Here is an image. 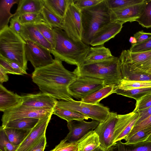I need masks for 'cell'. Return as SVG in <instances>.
I'll return each instance as SVG.
<instances>
[{
  "label": "cell",
  "instance_id": "cell-1",
  "mask_svg": "<svg viewBox=\"0 0 151 151\" xmlns=\"http://www.w3.org/2000/svg\"><path fill=\"white\" fill-rule=\"evenodd\" d=\"M77 77L73 71L64 67L61 61L55 58L51 64L35 69L32 78L42 93L56 99L69 101L73 99L68 87Z\"/></svg>",
  "mask_w": 151,
  "mask_h": 151
},
{
  "label": "cell",
  "instance_id": "cell-2",
  "mask_svg": "<svg viewBox=\"0 0 151 151\" xmlns=\"http://www.w3.org/2000/svg\"><path fill=\"white\" fill-rule=\"evenodd\" d=\"M55 46L51 53L55 58L79 66L84 63L90 46L82 40L76 41L59 28L53 29Z\"/></svg>",
  "mask_w": 151,
  "mask_h": 151
},
{
  "label": "cell",
  "instance_id": "cell-3",
  "mask_svg": "<svg viewBox=\"0 0 151 151\" xmlns=\"http://www.w3.org/2000/svg\"><path fill=\"white\" fill-rule=\"evenodd\" d=\"M73 72L77 76L103 80L106 85H117L122 79L119 58L113 56L99 62L83 64L77 67Z\"/></svg>",
  "mask_w": 151,
  "mask_h": 151
},
{
  "label": "cell",
  "instance_id": "cell-4",
  "mask_svg": "<svg viewBox=\"0 0 151 151\" xmlns=\"http://www.w3.org/2000/svg\"><path fill=\"white\" fill-rule=\"evenodd\" d=\"M83 33L82 41L89 45L95 33L111 22V10L106 0L81 10Z\"/></svg>",
  "mask_w": 151,
  "mask_h": 151
},
{
  "label": "cell",
  "instance_id": "cell-5",
  "mask_svg": "<svg viewBox=\"0 0 151 151\" xmlns=\"http://www.w3.org/2000/svg\"><path fill=\"white\" fill-rule=\"evenodd\" d=\"M26 43L8 26L0 30V55L17 63L26 71L28 68L25 55Z\"/></svg>",
  "mask_w": 151,
  "mask_h": 151
},
{
  "label": "cell",
  "instance_id": "cell-6",
  "mask_svg": "<svg viewBox=\"0 0 151 151\" xmlns=\"http://www.w3.org/2000/svg\"><path fill=\"white\" fill-rule=\"evenodd\" d=\"M56 107L78 112L99 123L105 121L111 113L109 108L101 104H91L73 99L58 101Z\"/></svg>",
  "mask_w": 151,
  "mask_h": 151
},
{
  "label": "cell",
  "instance_id": "cell-7",
  "mask_svg": "<svg viewBox=\"0 0 151 151\" xmlns=\"http://www.w3.org/2000/svg\"><path fill=\"white\" fill-rule=\"evenodd\" d=\"M106 85L104 81L88 76H77L68 87L70 95L82 99L102 88Z\"/></svg>",
  "mask_w": 151,
  "mask_h": 151
},
{
  "label": "cell",
  "instance_id": "cell-8",
  "mask_svg": "<svg viewBox=\"0 0 151 151\" xmlns=\"http://www.w3.org/2000/svg\"><path fill=\"white\" fill-rule=\"evenodd\" d=\"M63 30L73 40H82L83 29L81 11L73 0H70L63 19Z\"/></svg>",
  "mask_w": 151,
  "mask_h": 151
},
{
  "label": "cell",
  "instance_id": "cell-9",
  "mask_svg": "<svg viewBox=\"0 0 151 151\" xmlns=\"http://www.w3.org/2000/svg\"><path fill=\"white\" fill-rule=\"evenodd\" d=\"M54 109H38L21 105L4 112L1 118L2 126L4 127L9 122L23 118L41 119L52 114Z\"/></svg>",
  "mask_w": 151,
  "mask_h": 151
},
{
  "label": "cell",
  "instance_id": "cell-10",
  "mask_svg": "<svg viewBox=\"0 0 151 151\" xmlns=\"http://www.w3.org/2000/svg\"><path fill=\"white\" fill-rule=\"evenodd\" d=\"M25 55L35 69L42 68L54 61L50 50L43 47L29 40L25 41Z\"/></svg>",
  "mask_w": 151,
  "mask_h": 151
},
{
  "label": "cell",
  "instance_id": "cell-11",
  "mask_svg": "<svg viewBox=\"0 0 151 151\" xmlns=\"http://www.w3.org/2000/svg\"><path fill=\"white\" fill-rule=\"evenodd\" d=\"M117 115L116 112H111L108 119L99 123L94 130L99 136L100 146L106 150L114 145L115 128Z\"/></svg>",
  "mask_w": 151,
  "mask_h": 151
},
{
  "label": "cell",
  "instance_id": "cell-12",
  "mask_svg": "<svg viewBox=\"0 0 151 151\" xmlns=\"http://www.w3.org/2000/svg\"><path fill=\"white\" fill-rule=\"evenodd\" d=\"M99 124V122L94 120L90 122L84 120L67 122L69 132L64 139L70 142H76L89 131L95 129Z\"/></svg>",
  "mask_w": 151,
  "mask_h": 151
},
{
  "label": "cell",
  "instance_id": "cell-13",
  "mask_svg": "<svg viewBox=\"0 0 151 151\" xmlns=\"http://www.w3.org/2000/svg\"><path fill=\"white\" fill-rule=\"evenodd\" d=\"M52 115L39 119L16 151H28L42 137L45 136L47 128Z\"/></svg>",
  "mask_w": 151,
  "mask_h": 151
},
{
  "label": "cell",
  "instance_id": "cell-14",
  "mask_svg": "<svg viewBox=\"0 0 151 151\" xmlns=\"http://www.w3.org/2000/svg\"><path fill=\"white\" fill-rule=\"evenodd\" d=\"M146 0L140 4L121 9L111 10V22L119 21L124 23L132 22L139 18L142 13Z\"/></svg>",
  "mask_w": 151,
  "mask_h": 151
},
{
  "label": "cell",
  "instance_id": "cell-15",
  "mask_svg": "<svg viewBox=\"0 0 151 151\" xmlns=\"http://www.w3.org/2000/svg\"><path fill=\"white\" fill-rule=\"evenodd\" d=\"M123 23L119 21L110 22L99 29L93 37L90 45L92 46L104 45L114 38L121 31Z\"/></svg>",
  "mask_w": 151,
  "mask_h": 151
},
{
  "label": "cell",
  "instance_id": "cell-16",
  "mask_svg": "<svg viewBox=\"0 0 151 151\" xmlns=\"http://www.w3.org/2000/svg\"><path fill=\"white\" fill-rule=\"evenodd\" d=\"M22 96V105L38 109H54L58 101L50 95L43 93L28 94Z\"/></svg>",
  "mask_w": 151,
  "mask_h": 151
},
{
  "label": "cell",
  "instance_id": "cell-17",
  "mask_svg": "<svg viewBox=\"0 0 151 151\" xmlns=\"http://www.w3.org/2000/svg\"><path fill=\"white\" fill-rule=\"evenodd\" d=\"M24 40H29L46 48L51 52L52 50L50 44L44 38L34 24L23 25L20 35Z\"/></svg>",
  "mask_w": 151,
  "mask_h": 151
},
{
  "label": "cell",
  "instance_id": "cell-18",
  "mask_svg": "<svg viewBox=\"0 0 151 151\" xmlns=\"http://www.w3.org/2000/svg\"><path fill=\"white\" fill-rule=\"evenodd\" d=\"M23 102L22 96L8 90L0 84V111L4 112L20 106Z\"/></svg>",
  "mask_w": 151,
  "mask_h": 151
},
{
  "label": "cell",
  "instance_id": "cell-19",
  "mask_svg": "<svg viewBox=\"0 0 151 151\" xmlns=\"http://www.w3.org/2000/svg\"><path fill=\"white\" fill-rule=\"evenodd\" d=\"M120 64L122 80L131 81H151V74L134 66L120 62Z\"/></svg>",
  "mask_w": 151,
  "mask_h": 151
},
{
  "label": "cell",
  "instance_id": "cell-20",
  "mask_svg": "<svg viewBox=\"0 0 151 151\" xmlns=\"http://www.w3.org/2000/svg\"><path fill=\"white\" fill-rule=\"evenodd\" d=\"M150 58L151 50L132 52L128 50H122L119 58L121 63L134 66L147 60Z\"/></svg>",
  "mask_w": 151,
  "mask_h": 151
},
{
  "label": "cell",
  "instance_id": "cell-21",
  "mask_svg": "<svg viewBox=\"0 0 151 151\" xmlns=\"http://www.w3.org/2000/svg\"><path fill=\"white\" fill-rule=\"evenodd\" d=\"M113 56L110 50L104 45L90 47L83 64L99 62Z\"/></svg>",
  "mask_w": 151,
  "mask_h": 151
},
{
  "label": "cell",
  "instance_id": "cell-22",
  "mask_svg": "<svg viewBox=\"0 0 151 151\" xmlns=\"http://www.w3.org/2000/svg\"><path fill=\"white\" fill-rule=\"evenodd\" d=\"M18 4L14 14L19 17L25 14L41 13L44 6L43 0H19Z\"/></svg>",
  "mask_w": 151,
  "mask_h": 151
},
{
  "label": "cell",
  "instance_id": "cell-23",
  "mask_svg": "<svg viewBox=\"0 0 151 151\" xmlns=\"http://www.w3.org/2000/svg\"><path fill=\"white\" fill-rule=\"evenodd\" d=\"M78 151H93L100 145L98 135L92 130L77 142Z\"/></svg>",
  "mask_w": 151,
  "mask_h": 151
},
{
  "label": "cell",
  "instance_id": "cell-24",
  "mask_svg": "<svg viewBox=\"0 0 151 151\" xmlns=\"http://www.w3.org/2000/svg\"><path fill=\"white\" fill-rule=\"evenodd\" d=\"M107 151H151V140L129 144L119 141Z\"/></svg>",
  "mask_w": 151,
  "mask_h": 151
},
{
  "label": "cell",
  "instance_id": "cell-25",
  "mask_svg": "<svg viewBox=\"0 0 151 151\" xmlns=\"http://www.w3.org/2000/svg\"><path fill=\"white\" fill-rule=\"evenodd\" d=\"M70 0H43L44 6L63 20Z\"/></svg>",
  "mask_w": 151,
  "mask_h": 151
},
{
  "label": "cell",
  "instance_id": "cell-26",
  "mask_svg": "<svg viewBox=\"0 0 151 151\" xmlns=\"http://www.w3.org/2000/svg\"><path fill=\"white\" fill-rule=\"evenodd\" d=\"M115 85H106L102 88L81 99L80 101L90 104H97L103 99L113 93Z\"/></svg>",
  "mask_w": 151,
  "mask_h": 151
},
{
  "label": "cell",
  "instance_id": "cell-27",
  "mask_svg": "<svg viewBox=\"0 0 151 151\" xmlns=\"http://www.w3.org/2000/svg\"><path fill=\"white\" fill-rule=\"evenodd\" d=\"M19 0H1L0 1V30L8 26L9 20L14 16L10 12L14 4H18Z\"/></svg>",
  "mask_w": 151,
  "mask_h": 151
},
{
  "label": "cell",
  "instance_id": "cell-28",
  "mask_svg": "<svg viewBox=\"0 0 151 151\" xmlns=\"http://www.w3.org/2000/svg\"><path fill=\"white\" fill-rule=\"evenodd\" d=\"M1 126L10 142L16 145H19L32 130L19 129Z\"/></svg>",
  "mask_w": 151,
  "mask_h": 151
},
{
  "label": "cell",
  "instance_id": "cell-29",
  "mask_svg": "<svg viewBox=\"0 0 151 151\" xmlns=\"http://www.w3.org/2000/svg\"><path fill=\"white\" fill-rule=\"evenodd\" d=\"M39 120L38 119L29 118L19 119L8 122L5 126L3 127L31 130L36 125Z\"/></svg>",
  "mask_w": 151,
  "mask_h": 151
},
{
  "label": "cell",
  "instance_id": "cell-30",
  "mask_svg": "<svg viewBox=\"0 0 151 151\" xmlns=\"http://www.w3.org/2000/svg\"><path fill=\"white\" fill-rule=\"evenodd\" d=\"M53 114L56 115L67 122L74 120H88L89 118L81 114L73 111L55 107Z\"/></svg>",
  "mask_w": 151,
  "mask_h": 151
},
{
  "label": "cell",
  "instance_id": "cell-31",
  "mask_svg": "<svg viewBox=\"0 0 151 151\" xmlns=\"http://www.w3.org/2000/svg\"><path fill=\"white\" fill-rule=\"evenodd\" d=\"M151 92V87L123 89L114 87L113 93L132 98L136 101Z\"/></svg>",
  "mask_w": 151,
  "mask_h": 151
},
{
  "label": "cell",
  "instance_id": "cell-32",
  "mask_svg": "<svg viewBox=\"0 0 151 151\" xmlns=\"http://www.w3.org/2000/svg\"><path fill=\"white\" fill-rule=\"evenodd\" d=\"M45 22L52 28H59L63 30V20L52 13L44 6L41 12Z\"/></svg>",
  "mask_w": 151,
  "mask_h": 151
},
{
  "label": "cell",
  "instance_id": "cell-33",
  "mask_svg": "<svg viewBox=\"0 0 151 151\" xmlns=\"http://www.w3.org/2000/svg\"><path fill=\"white\" fill-rule=\"evenodd\" d=\"M34 24L44 38L50 44L53 49L55 46L53 28L43 21Z\"/></svg>",
  "mask_w": 151,
  "mask_h": 151
},
{
  "label": "cell",
  "instance_id": "cell-34",
  "mask_svg": "<svg viewBox=\"0 0 151 151\" xmlns=\"http://www.w3.org/2000/svg\"><path fill=\"white\" fill-rule=\"evenodd\" d=\"M135 21L143 27H151V0H146L143 11Z\"/></svg>",
  "mask_w": 151,
  "mask_h": 151
},
{
  "label": "cell",
  "instance_id": "cell-35",
  "mask_svg": "<svg viewBox=\"0 0 151 151\" xmlns=\"http://www.w3.org/2000/svg\"><path fill=\"white\" fill-rule=\"evenodd\" d=\"M115 87L123 89L151 87V81H131L122 80Z\"/></svg>",
  "mask_w": 151,
  "mask_h": 151
},
{
  "label": "cell",
  "instance_id": "cell-36",
  "mask_svg": "<svg viewBox=\"0 0 151 151\" xmlns=\"http://www.w3.org/2000/svg\"><path fill=\"white\" fill-rule=\"evenodd\" d=\"M144 0H106L111 10L121 9L127 6L142 3Z\"/></svg>",
  "mask_w": 151,
  "mask_h": 151
},
{
  "label": "cell",
  "instance_id": "cell-37",
  "mask_svg": "<svg viewBox=\"0 0 151 151\" xmlns=\"http://www.w3.org/2000/svg\"><path fill=\"white\" fill-rule=\"evenodd\" d=\"M151 135V127L139 131L132 135L125 143L127 144L143 142L147 140Z\"/></svg>",
  "mask_w": 151,
  "mask_h": 151
},
{
  "label": "cell",
  "instance_id": "cell-38",
  "mask_svg": "<svg viewBox=\"0 0 151 151\" xmlns=\"http://www.w3.org/2000/svg\"><path fill=\"white\" fill-rule=\"evenodd\" d=\"M19 19L23 25L35 24L42 21L45 22L41 13H29L23 14L19 16Z\"/></svg>",
  "mask_w": 151,
  "mask_h": 151
},
{
  "label": "cell",
  "instance_id": "cell-39",
  "mask_svg": "<svg viewBox=\"0 0 151 151\" xmlns=\"http://www.w3.org/2000/svg\"><path fill=\"white\" fill-rule=\"evenodd\" d=\"M19 145L12 144L9 140L3 128H0V151H16Z\"/></svg>",
  "mask_w": 151,
  "mask_h": 151
},
{
  "label": "cell",
  "instance_id": "cell-40",
  "mask_svg": "<svg viewBox=\"0 0 151 151\" xmlns=\"http://www.w3.org/2000/svg\"><path fill=\"white\" fill-rule=\"evenodd\" d=\"M151 127V115L137 124L134 125L131 131L124 139L126 142L134 134L144 129Z\"/></svg>",
  "mask_w": 151,
  "mask_h": 151
},
{
  "label": "cell",
  "instance_id": "cell-41",
  "mask_svg": "<svg viewBox=\"0 0 151 151\" xmlns=\"http://www.w3.org/2000/svg\"><path fill=\"white\" fill-rule=\"evenodd\" d=\"M77 143L70 142L64 139L50 151H78Z\"/></svg>",
  "mask_w": 151,
  "mask_h": 151
},
{
  "label": "cell",
  "instance_id": "cell-42",
  "mask_svg": "<svg viewBox=\"0 0 151 151\" xmlns=\"http://www.w3.org/2000/svg\"><path fill=\"white\" fill-rule=\"evenodd\" d=\"M151 106V92L148 93L136 101L134 111L142 110Z\"/></svg>",
  "mask_w": 151,
  "mask_h": 151
},
{
  "label": "cell",
  "instance_id": "cell-43",
  "mask_svg": "<svg viewBox=\"0 0 151 151\" xmlns=\"http://www.w3.org/2000/svg\"><path fill=\"white\" fill-rule=\"evenodd\" d=\"M103 0H73L76 6L81 10L99 3Z\"/></svg>",
  "mask_w": 151,
  "mask_h": 151
},
{
  "label": "cell",
  "instance_id": "cell-44",
  "mask_svg": "<svg viewBox=\"0 0 151 151\" xmlns=\"http://www.w3.org/2000/svg\"><path fill=\"white\" fill-rule=\"evenodd\" d=\"M132 52L148 51L151 50V38L142 43L131 46L129 49Z\"/></svg>",
  "mask_w": 151,
  "mask_h": 151
},
{
  "label": "cell",
  "instance_id": "cell-45",
  "mask_svg": "<svg viewBox=\"0 0 151 151\" xmlns=\"http://www.w3.org/2000/svg\"><path fill=\"white\" fill-rule=\"evenodd\" d=\"M23 25L21 23L19 17L14 16L10 21V28L17 34L20 35L22 30Z\"/></svg>",
  "mask_w": 151,
  "mask_h": 151
},
{
  "label": "cell",
  "instance_id": "cell-46",
  "mask_svg": "<svg viewBox=\"0 0 151 151\" xmlns=\"http://www.w3.org/2000/svg\"><path fill=\"white\" fill-rule=\"evenodd\" d=\"M46 143L45 135L38 140L28 151H44Z\"/></svg>",
  "mask_w": 151,
  "mask_h": 151
},
{
  "label": "cell",
  "instance_id": "cell-47",
  "mask_svg": "<svg viewBox=\"0 0 151 151\" xmlns=\"http://www.w3.org/2000/svg\"><path fill=\"white\" fill-rule=\"evenodd\" d=\"M133 37L136 39L137 44L151 38V33L145 32L141 30L134 34Z\"/></svg>",
  "mask_w": 151,
  "mask_h": 151
},
{
  "label": "cell",
  "instance_id": "cell-48",
  "mask_svg": "<svg viewBox=\"0 0 151 151\" xmlns=\"http://www.w3.org/2000/svg\"><path fill=\"white\" fill-rule=\"evenodd\" d=\"M0 65L6 70L7 73L18 75L17 72L11 67L7 59L0 55Z\"/></svg>",
  "mask_w": 151,
  "mask_h": 151
},
{
  "label": "cell",
  "instance_id": "cell-49",
  "mask_svg": "<svg viewBox=\"0 0 151 151\" xmlns=\"http://www.w3.org/2000/svg\"><path fill=\"white\" fill-rule=\"evenodd\" d=\"M134 66L143 71L150 73L151 72V58L140 64Z\"/></svg>",
  "mask_w": 151,
  "mask_h": 151
},
{
  "label": "cell",
  "instance_id": "cell-50",
  "mask_svg": "<svg viewBox=\"0 0 151 151\" xmlns=\"http://www.w3.org/2000/svg\"><path fill=\"white\" fill-rule=\"evenodd\" d=\"M137 111L139 113V116L135 125L139 123L151 115V106L145 109Z\"/></svg>",
  "mask_w": 151,
  "mask_h": 151
},
{
  "label": "cell",
  "instance_id": "cell-51",
  "mask_svg": "<svg viewBox=\"0 0 151 151\" xmlns=\"http://www.w3.org/2000/svg\"><path fill=\"white\" fill-rule=\"evenodd\" d=\"M6 59L11 67L17 72L18 75H22L24 74H27V71L24 70L17 63L10 60Z\"/></svg>",
  "mask_w": 151,
  "mask_h": 151
},
{
  "label": "cell",
  "instance_id": "cell-52",
  "mask_svg": "<svg viewBox=\"0 0 151 151\" xmlns=\"http://www.w3.org/2000/svg\"><path fill=\"white\" fill-rule=\"evenodd\" d=\"M5 69L0 65V84H2L4 82L8 81L9 77Z\"/></svg>",
  "mask_w": 151,
  "mask_h": 151
},
{
  "label": "cell",
  "instance_id": "cell-53",
  "mask_svg": "<svg viewBox=\"0 0 151 151\" xmlns=\"http://www.w3.org/2000/svg\"><path fill=\"white\" fill-rule=\"evenodd\" d=\"M129 42L131 43V46H133L136 44L137 41L134 37H131L129 39Z\"/></svg>",
  "mask_w": 151,
  "mask_h": 151
},
{
  "label": "cell",
  "instance_id": "cell-54",
  "mask_svg": "<svg viewBox=\"0 0 151 151\" xmlns=\"http://www.w3.org/2000/svg\"><path fill=\"white\" fill-rule=\"evenodd\" d=\"M93 151H107V150H105L100 146H99L98 148Z\"/></svg>",
  "mask_w": 151,
  "mask_h": 151
},
{
  "label": "cell",
  "instance_id": "cell-55",
  "mask_svg": "<svg viewBox=\"0 0 151 151\" xmlns=\"http://www.w3.org/2000/svg\"><path fill=\"white\" fill-rule=\"evenodd\" d=\"M150 73V74H151V73Z\"/></svg>",
  "mask_w": 151,
  "mask_h": 151
}]
</instances>
